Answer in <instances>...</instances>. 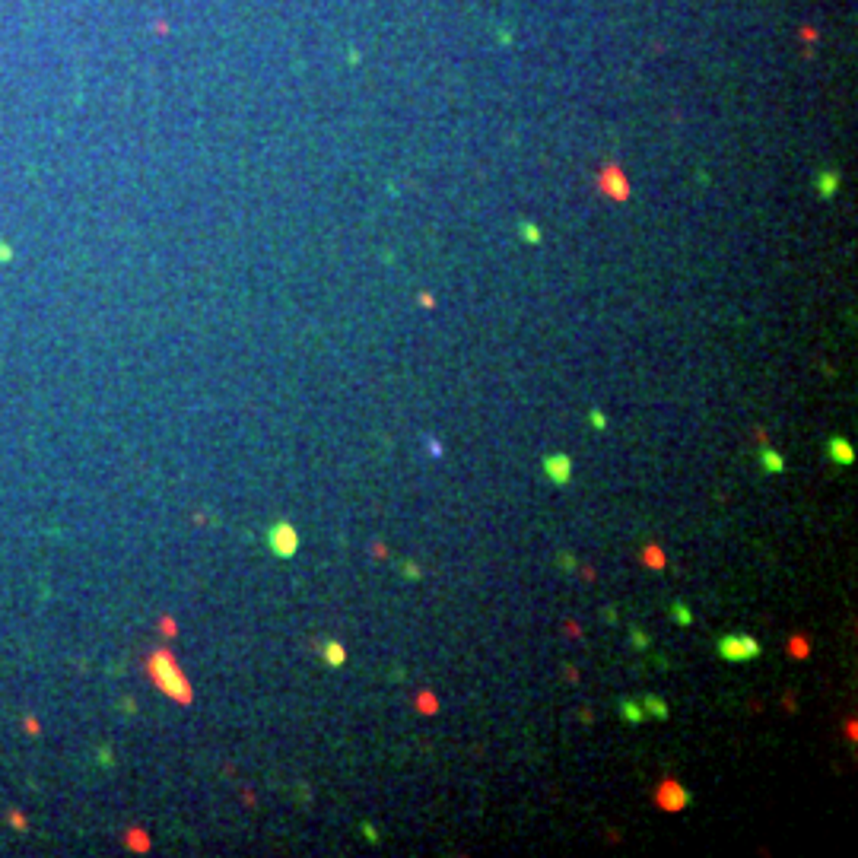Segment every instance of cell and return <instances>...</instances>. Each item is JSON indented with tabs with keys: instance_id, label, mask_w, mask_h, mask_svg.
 <instances>
[{
	"instance_id": "6da1fadb",
	"label": "cell",
	"mask_w": 858,
	"mask_h": 858,
	"mask_svg": "<svg viewBox=\"0 0 858 858\" xmlns=\"http://www.w3.org/2000/svg\"><path fill=\"white\" fill-rule=\"evenodd\" d=\"M147 668H149V680H153L165 696H172V700H178V702H191V684H188V677L182 674V668H178V661L172 658V652L156 649V652L147 658Z\"/></svg>"
},
{
	"instance_id": "7a4b0ae2",
	"label": "cell",
	"mask_w": 858,
	"mask_h": 858,
	"mask_svg": "<svg viewBox=\"0 0 858 858\" xmlns=\"http://www.w3.org/2000/svg\"><path fill=\"white\" fill-rule=\"evenodd\" d=\"M715 652L728 665H741V661H757L763 655V645L747 633H728V636H718Z\"/></svg>"
},
{
	"instance_id": "3957f363",
	"label": "cell",
	"mask_w": 858,
	"mask_h": 858,
	"mask_svg": "<svg viewBox=\"0 0 858 858\" xmlns=\"http://www.w3.org/2000/svg\"><path fill=\"white\" fill-rule=\"evenodd\" d=\"M267 547H271L273 556L280 560H293L299 550V531L289 525V521H273L267 528Z\"/></svg>"
},
{
	"instance_id": "277c9868",
	"label": "cell",
	"mask_w": 858,
	"mask_h": 858,
	"mask_svg": "<svg viewBox=\"0 0 858 858\" xmlns=\"http://www.w3.org/2000/svg\"><path fill=\"white\" fill-rule=\"evenodd\" d=\"M541 470H544V477L550 480L553 487H569L572 480V458L566 452H550L544 454V461H541Z\"/></svg>"
},
{
	"instance_id": "5b68a950",
	"label": "cell",
	"mask_w": 858,
	"mask_h": 858,
	"mask_svg": "<svg viewBox=\"0 0 858 858\" xmlns=\"http://www.w3.org/2000/svg\"><path fill=\"white\" fill-rule=\"evenodd\" d=\"M658 804L665 810H687L693 804V795L687 792L680 782H661L658 788Z\"/></svg>"
},
{
	"instance_id": "8992f818",
	"label": "cell",
	"mask_w": 858,
	"mask_h": 858,
	"mask_svg": "<svg viewBox=\"0 0 858 858\" xmlns=\"http://www.w3.org/2000/svg\"><path fill=\"white\" fill-rule=\"evenodd\" d=\"M826 458L836 464V468H852L855 464V448L846 436H830L826 439Z\"/></svg>"
},
{
	"instance_id": "52a82bcc",
	"label": "cell",
	"mask_w": 858,
	"mask_h": 858,
	"mask_svg": "<svg viewBox=\"0 0 858 858\" xmlns=\"http://www.w3.org/2000/svg\"><path fill=\"white\" fill-rule=\"evenodd\" d=\"M617 715L623 718L627 725H642V722H645L642 702L633 700V696H620V700H617Z\"/></svg>"
},
{
	"instance_id": "ba28073f",
	"label": "cell",
	"mask_w": 858,
	"mask_h": 858,
	"mask_svg": "<svg viewBox=\"0 0 858 858\" xmlns=\"http://www.w3.org/2000/svg\"><path fill=\"white\" fill-rule=\"evenodd\" d=\"M639 702H642V709H645V718H655V722H665V718L671 715L668 702L661 700L658 693H642V696H639Z\"/></svg>"
},
{
	"instance_id": "9c48e42d",
	"label": "cell",
	"mask_w": 858,
	"mask_h": 858,
	"mask_svg": "<svg viewBox=\"0 0 858 858\" xmlns=\"http://www.w3.org/2000/svg\"><path fill=\"white\" fill-rule=\"evenodd\" d=\"M760 468L766 474H785V458L773 446H760Z\"/></svg>"
},
{
	"instance_id": "30bf717a",
	"label": "cell",
	"mask_w": 858,
	"mask_h": 858,
	"mask_svg": "<svg viewBox=\"0 0 858 858\" xmlns=\"http://www.w3.org/2000/svg\"><path fill=\"white\" fill-rule=\"evenodd\" d=\"M322 655H324V661H328L331 668H344V665H347V652H344V645H340L337 639L322 642Z\"/></svg>"
},
{
	"instance_id": "8fae6325",
	"label": "cell",
	"mask_w": 858,
	"mask_h": 858,
	"mask_svg": "<svg viewBox=\"0 0 858 858\" xmlns=\"http://www.w3.org/2000/svg\"><path fill=\"white\" fill-rule=\"evenodd\" d=\"M668 614H671V620H674L677 627H693V611H690L684 601H671Z\"/></svg>"
},
{
	"instance_id": "7c38bea8",
	"label": "cell",
	"mask_w": 858,
	"mask_h": 858,
	"mask_svg": "<svg viewBox=\"0 0 858 858\" xmlns=\"http://www.w3.org/2000/svg\"><path fill=\"white\" fill-rule=\"evenodd\" d=\"M629 639H633V645L639 649V652H645L649 645H652V639H649V633H642L639 627H629Z\"/></svg>"
},
{
	"instance_id": "4fadbf2b",
	"label": "cell",
	"mask_w": 858,
	"mask_h": 858,
	"mask_svg": "<svg viewBox=\"0 0 858 858\" xmlns=\"http://www.w3.org/2000/svg\"><path fill=\"white\" fill-rule=\"evenodd\" d=\"M359 836H363L366 842H372V846L379 842V833H375V826H372V824H363V826H359Z\"/></svg>"
},
{
	"instance_id": "5bb4252c",
	"label": "cell",
	"mask_w": 858,
	"mask_h": 858,
	"mask_svg": "<svg viewBox=\"0 0 858 858\" xmlns=\"http://www.w3.org/2000/svg\"><path fill=\"white\" fill-rule=\"evenodd\" d=\"M588 423H592L594 429H604V426H607V417H604L601 410H592V413H588Z\"/></svg>"
},
{
	"instance_id": "9a60e30c",
	"label": "cell",
	"mask_w": 858,
	"mask_h": 858,
	"mask_svg": "<svg viewBox=\"0 0 858 858\" xmlns=\"http://www.w3.org/2000/svg\"><path fill=\"white\" fill-rule=\"evenodd\" d=\"M560 566L566 572H572V569H576V556H572V553H560Z\"/></svg>"
},
{
	"instance_id": "2e32d148",
	"label": "cell",
	"mask_w": 858,
	"mask_h": 858,
	"mask_svg": "<svg viewBox=\"0 0 858 858\" xmlns=\"http://www.w3.org/2000/svg\"><path fill=\"white\" fill-rule=\"evenodd\" d=\"M404 576H407V578H413V582L420 578V569H417V563H404Z\"/></svg>"
},
{
	"instance_id": "e0dca14e",
	"label": "cell",
	"mask_w": 858,
	"mask_h": 858,
	"mask_svg": "<svg viewBox=\"0 0 858 858\" xmlns=\"http://www.w3.org/2000/svg\"><path fill=\"white\" fill-rule=\"evenodd\" d=\"M10 820H13V826H17V830H23V826H25L23 814H17V810H13V814H10Z\"/></svg>"
}]
</instances>
